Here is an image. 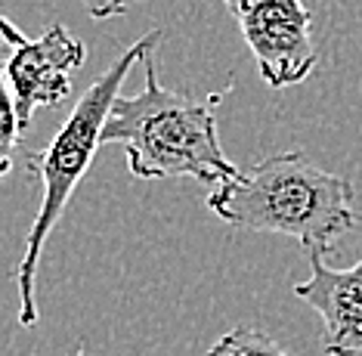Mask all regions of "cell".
I'll list each match as a JSON object with an SVG mask.
<instances>
[{
  "label": "cell",
  "mask_w": 362,
  "mask_h": 356,
  "mask_svg": "<svg viewBox=\"0 0 362 356\" xmlns=\"http://www.w3.org/2000/svg\"><path fill=\"white\" fill-rule=\"evenodd\" d=\"M254 53L260 78L273 90L310 78L319 62L313 40V13L303 0H223Z\"/></svg>",
  "instance_id": "4"
},
{
  "label": "cell",
  "mask_w": 362,
  "mask_h": 356,
  "mask_svg": "<svg viewBox=\"0 0 362 356\" xmlns=\"http://www.w3.org/2000/svg\"><path fill=\"white\" fill-rule=\"evenodd\" d=\"M143 65L146 90L115 99L103 130V146H124L127 168L139 180L192 177L211 189L235 180L242 168L226 159L217 134V105L233 84L199 99L164 87L152 56H146Z\"/></svg>",
  "instance_id": "1"
},
{
  "label": "cell",
  "mask_w": 362,
  "mask_h": 356,
  "mask_svg": "<svg viewBox=\"0 0 362 356\" xmlns=\"http://www.w3.org/2000/svg\"><path fill=\"white\" fill-rule=\"evenodd\" d=\"M208 208L223 223L251 233L298 239L307 248L334 251L362 214L353 211V183L319 168L303 152H276L235 180L211 189Z\"/></svg>",
  "instance_id": "2"
},
{
  "label": "cell",
  "mask_w": 362,
  "mask_h": 356,
  "mask_svg": "<svg viewBox=\"0 0 362 356\" xmlns=\"http://www.w3.org/2000/svg\"><path fill=\"white\" fill-rule=\"evenodd\" d=\"M81 6L87 10L90 19H112V16H121L130 6V0H78Z\"/></svg>",
  "instance_id": "8"
},
{
  "label": "cell",
  "mask_w": 362,
  "mask_h": 356,
  "mask_svg": "<svg viewBox=\"0 0 362 356\" xmlns=\"http://www.w3.org/2000/svg\"><path fill=\"white\" fill-rule=\"evenodd\" d=\"M161 40V31H149L136 40L134 47H127L124 53L105 69L100 78L93 81L84 96L78 99L75 112L69 115V121L59 127V134L50 139V146L40 152H28V171L40 177L44 195H40V208L37 217L31 223V233L25 242V258L19 263V322L25 328H31L37 322V297H35V282H37V263L40 251H44L47 239L56 229V223L65 214V205L75 195L78 183L84 180V173L93 164L96 149L103 146V130L109 121V112L115 105V99L121 96L127 74L134 65H143L146 56H152L155 44Z\"/></svg>",
  "instance_id": "3"
},
{
  "label": "cell",
  "mask_w": 362,
  "mask_h": 356,
  "mask_svg": "<svg viewBox=\"0 0 362 356\" xmlns=\"http://www.w3.org/2000/svg\"><path fill=\"white\" fill-rule=\"evenodd\" d=\"M0 28L13 47L6 59V93L13 99L19 130L25 134L40 105H59L71 93V74L87 62V47L81 38L69 35L65 25H50L40 38L22 35L10 19L0 22Z\"/></svg>",
  "instance_id": "5"
},
{
  "label": "cell",
  "mask_w": 362,
  "mask_h": 356,
  "mask_svg": "<svg viewBox=\"0 0 362 356\" xmlns=\"http://www.w3.org/2000/svg\"><path fill=\"white\" fill-rule=\"evenodd\" d=\"M310 279L294 282V297L322 319V350L328 356H362V258L347 270H332L325 251L310 248Z\"/></svg>",
  "instance_id": "6"
},
{
  "label": "cell",
  "mask_w": 362,
  "mask_h": 356,
  "mask_svg": "<svg viewBox=\"0 0 362 356\" xmlns=\"http://www.w3.org/2000/svg\"><path fill=\"white\" fill-rule=\"evenodd\" d=\"M204 356H291L276 338H269L260 328L238 326L223 338H217V344L211 347Z\"/></svg>",
  "instance_id": "7"
},
{
  "label": "cell",
  "mask_w": 362,
  "mask_h": 356,
  "mask_svg": "<svg viewBox=\"0 0 362 356\" xmlns=\"http://www.w3.org/2000/svg\"><path fill=\"white\" fill-rule=\"evenodd\" d=\"M130 4H139V0H130Z\"/></svg>",
  "instance_id": "9"
}]
</instances>
